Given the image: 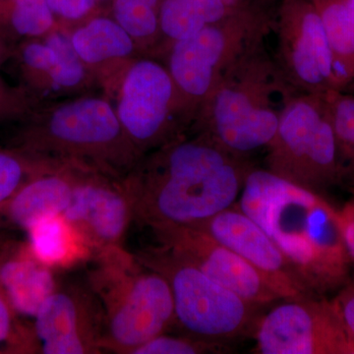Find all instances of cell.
Segmentation results:
<instances>
[{
  "mask_svg": "<svg viewBox=\"0 0 354 354\" xmlns=\"http://www.w3.org/2000/svg\"><path fill=\"white\" fill-rule=\"evenodd\" d=\"M2 241H3V239H0V244H1Z\"/></svg>",
  "mask_w": 354,
  "mask_h": 354,
  "instance_id": "cell-38",
  "label": "cell"
},
{
  "mask_svg": "<svg viewBox=\"0 0 354 354\" xmlns=\"http://www.w3.org/2000/svg\"><path fill=\"white\" fill-rule=\"evenodd\" d=\"M36 353L32 327L20 322L8 300L0 290V353Z\"/></svg>",
  "mask_w": 354,
  "mask_h": 354,
  "instance_id": "cell-27",
  "label": "cell"
},
{
  "mask_svg": "<svg viewBox=\"0 0 354 354\" xmlns=\"http://www.w3.org/2000/svg\"><path fill=\"white\" fill-rule=\"evenodd\" d=\"M160 245L196 266L209 279L249 304L264 307L281 300L255 268L232 249L190 227L152 230Z\"/></svg>",
  "mask_w": 354,
  "mask_h": 354,
  "instance_id": "cell-12",
  "label": "cell"
},
{
  "mask_svg": "<svg viewBox=\"0 0 354 354\" xmlns=\"http://www.w3.org/2000/svg\"><path fill=\"white\" fill-rule=\"evenodd\" d=\"M27 147L30 152L48 148L72 158H91L97 165H109L111 172L127 167L134 157L118 114L100 99L80 100L57 109L43 136L28 138Z\"/></svg>",
  "mask_w": 354,
  "mask_h": 354,
  "instance_id": "cell-10",
  "label": "cell"
},
{
  "mask_svg": "<svg viewBox=\"0 0 354 354\" xmlns=\"http://www.w3.org/2000/svg\"><path fill=\"white\" fill-rule=\"evenodd\" d=\"M177 90L169 70L152 60L137 62L121 93L118 118L135 147L150 149L172 141L169 123Z\"/></svg>",
  "mask_w": 354,
  "mask_h": 354,
  "instance_id": "cell-13",
  "label": "cell"
},
{
  "mask_svg": "<svg viewBox=\"0 0 354 354\" xmlns=\"http://www.w3.org/2000/svg\"><path fill=\"white\" fill-rule=\"evenodd\" d=\"M326 100L335 132L339 186L354 194V95L334 91Z\"/></svg>",
  "mask_w": 354,
  "mask_h": 354,
  "instance_id": "cell-21",
  "label": "cell"
},
{
  "mask_svg": "<svg viewBox=\"0 0 354 354\" xmlns=\"http://www.w3.org/2000/svg\"><path fill=\"white\" fill-rule=\"evenodd\" d=\"M272 24L269 16L247 2L220 22L174 41L169 71L178 92L203 102L228 70L264 44Z\"/></svg>",
  "mask_w": 354,
  "mask_h": 354,
  "instance_id": "cell-7",
  "label": "cell"
},
{
  "mask_svg": "<svg viewBox=\"0 0 354 354\" xmlns=\"http://www.w3.org/2000/svg\"><path fill=\"white\" fill-rule=\"evenodd\" d=\"M353 281H354V277H353Z\"/></svg>",
  "mask_w": 354,
  "mask_h": 354,
  "instance_id": "cell-39",
  "label": "cell"
},
{
  "mask_svg": "<svg viewBox=\"0 0 354 354\" xmlns=\"http://www.w3.org/2000/svg\"><path fill=\"white\" fill-rule=\"evenodd\" d=\"M53 14L70 20H78L94 8L97 0H46Z\"/></svg>",
  "mask_w": 354,
  "mask_h": 354,
  "instance_id": "cell-31",
  "label": "cell"
},
{
  "mask_svg": "<svg viewBox=\"0 0 354 354\" xmlns=\"http://www.w3.org/2000/svg\"><path fill=\"white\" fill-rule=\"evenodd\" d=\"M158 23L162 32L174 41L190 38L208 26L187 0H162Z\"/></svg>",
  "mask_w": 354,
  "mask_h": 354,
  "instance_id": "cell-23",
  "label": "cell"
},
{
  "mask_svg": "<svg viewBox=\"0 0 354 354\" xmlns=\"http://www.w3.org/2000/svg\"><path fill=\"white\" fill-rule=\"evenodd\" d=\"M252 167L199 135L160 147L123 185L140 225L192 227L235 204Z\"/></svg>",
  "mask_w": 354,
  "mask_h": 354,
  "instance_id": "cell-1",
  "label": "cell"
},
{
  "mask_svg": "<svg viewBox=\"0 0 354 354\" xmlns=\"http://www.w3.org/2000/svg\"><path fill=\"white\" fill-rule=\"evenodd\" d=\"M194 7L207 25L225 19L243 3H234L230 0H187Z\"/></svg>",
  "mask_w": 354,
  "mask_h": 354,
  "instance_id": "cell-30",
  "label": "cell"
},
{
  "mask_svg": "<svg viewBox=\"0 0 354 354\" xmlns=\"http://www.w3.org/2000/svg\"><path fill=\"white\" fill-rule=\"evenodd\" d=\"M232 348L225 342L206 341L190 335H157L138 346L132 354L228 353Z\"/></svg>",
  "mask_w": 354,
  "mask_h": 354,
  "instance_id": "cell-24",
  "label": "cell"
},
{
  "mask_svg": "<svg viewBox=\"0 0 354 354\" xmlns=\"http://www.w3.org/2000/svg\"><path fill=\"white\" fill-rule=\"evenodd\" d=\"M237 204L271 237L312 295L334 292L353 279L339 209L324 195L252 167Z\"/></svg>",
  "mask_w": 354,
  "mask_h": 354,
  "instance_id": "cell-2",
  "label": "cell"
},
{
  "mask_svg": "<svg viewBox=\"0 0 354 354\" xmlns=\"http://www.w3.org/2000/svg\"><path fill=\"white\" fill-rule=\"evenodd\" d=\"M120 1L128 2V3L138 4V6L153 7L160 9L162 0H120Z\"/></svg>",
  "mask_w": 354,
  "mask_h": 354,
  "instance_id": "cell-33",
  "label": "cell"
},
{
  "mask_svg": "<svg viewBox=\"0 0 354 354\" xmlns=\"http://www.w3.org/2000/svg\"><path fill=\"white\" fill-rule=\"evenodd\" d=\"M230 1L234 2V3H246L247 0H230Z\"/></svg>",
  "mask_w": 354,
  "mask_h": 354,
  "instance_id": "cell-36",
  "label": "cell"
},
{
  "mask_svg": "<svg viewBox=\"0 0 354 354\" xmlns=\"http://www.w3.org/2000/svg\"><path fill=\"white\" fill-rule=\"evenodd\" d=\"M136 255L167 279L174 298V327L184 335L225 344L253 335L262 307L218 285L160 244Z\"/></svg>",
  "mask_w": 354,
  "mask_h": 354,
  "instance_id": "cell-5",
  "label": "cell"
},
{
  "mask_svg": "<svg viewBox=\"0 0 354 354\" xmlns=\"http://www.w3.org/2000/svg\"><path fill=\"white\" fill-rule=\"evenodd\" d=\"M348 3L349 12H351V18H353V22L354 25V0H346Z\"/></svg>",
  "mask_w": 354,
  "mask_h": 354,
  "instance_id": "cell-34",
  "label": "cell"
},
{
  "mask_svg": "<svg viewBox=\"0 0 354 354\" xmlns=\"http://www.w3.org/2000/svg\"><path fill=\"white\" fill-rule=\"evenodd\" d=\"M259 354H354L332 299H281L262 314L253 333Z\"/></svg>",
  "mask_w": 354,
  "mask_h": 354,
  "instance_id": "cell-9",
  "label": "cell"
},
{
  "mask_svg": "<svg viewBox=\"0 0 354 354\" xmlns=\"http://www.w3.org/2000/svg\"><path fill=\"white\" fill-rule=\"evenodd\" d=\"M80 176L48 171L34 177L0 207V227L26 230L46 216L64 215Z\"/></svg>",
  "mask_w": 354,
  "mask_h": 354,
  "instance_id": "cell-17",
  "label": "cell"
},
{
  "mask_svg": "<svg viewBox=\"0 0 354 354\" xmlns=\"http://www.w3.org/2000/svg\"><path fill=\"white\" fill-rule=\"evenodd\" d=\"M272 29L274 60L297 92L327 95L346 90L322 21L310 0L281 2Z\"/></svg>",
  "mask_w": 354,
  "mask_h": 354,
  "instance_id": "cell-8",
  "label": "cell"
},
{
  "mask_svg": "<svg viewBox=\"0 0 354 354\" xmlns=\"http://www.w3.org/2000/svg\"><path fill=\"white\" fill-rule=\"evenodd\" d=\"M266 151V169L288 183L321 195L339 186L335 132L326 95H293Z\"/></svg>",
  "mask_w": 354,
  "mask_h": 354,
  "instance_id": "cell-6",
  "label": "cell"
},
{
  "mask_svg": "<svg viewBox=\"0 0 354 354\" xmlns=\"http://www.w3.org/2000/svg\"><path fill=\"white\" fill-rule=\"evenodd\" d=\"M55 270L34 257L27 242L0 244V290L18 316L34 320L44 302L58 288Z\"/></svg>",
  "mask_w": 354,
  "mask_h": 354,
  "instance_id": "cell-16",
  "label": "cell"
},
{
  "mask_svg": "<svg viewBox=\"0 0 354 354\" xmlns=\"http://www.w3.org/2000/svg\"><path fill=\"white\" fill-rule=\"evenodd\" d=\"M36 353H102L104 314L90 286H58L34 318Z\"/></svg>",
  "mask_w": 354,
  "mask_h": 354,
  "instance_id": "cell-11",
  "label": "cell"
},
{
  "mask_svg": "<svg viewBox=\"0 0 354 354\" xmlns=\"http://www.w3.org/2000/svg\"><path fill=\"white\" fill-rule=\"evenodd\" d=\"M339 209L342 235H344V242H346V249H348L349 257L353 263L354 271V194L348 201L344 203L341 209Z\"/></svg>",
  "mask_w": 354,
  "mask_h": 354,
  "instance_id": "cell-32",
  "label": "cell"
},
{
  "mask_svg": "<svg viewBox=\"0 0 354 354\" xmlns=\"http://www.w3.org/2000/svg\"><path fill=\"white\" fill-rule=\"evenodd\" d=\"M88 286L104 314L102 351L132 354L174 327L171 288L162 274L123 246L93 255Z\"/></svg>",
  "mask_w": 354,
  "mask_h": 354,
  "instance_id": "cell-4",
  "label": "cell"
},
{
  "mask_svg": "<svg viewBox=\"0 0 354 354\" xmlns=\"http://www.w3.org/2000/svg\"><path fill=\"white\" fill-rule=\"evenodd\" d=\"M50 171L31 152L0 151V207L8 202L34 177Z\"/></svg>",
  "mask_w": 354,
  "mask_h": 354,
  "instance_id": "cell-22",
  "label": "cell"
},
{
  "mask_svg": "<svg viewBox=\"0 0 354 354\" xmlns=\"http://www.w3.org/2000/svg\"><path fill=\"white\" fill-rule=\"evenodd\" d=\"M232 249L262 274L281 299L312 295L265 230L239 208L237 202L192 225Z\"/></svg>",
  "mask_w": 354,
  "mask_h": 354,
  "instance_id": "cell-14",
  "label": "cell"
},
{
  "mask_svg": "<svg viewBox=\"0 0 354 354\" xmlns=\"http://www.w3.org/2000/svg\"><path fill=\"white\" fill-rule=\"evenodd\" d=\"M44 43L53 48L55 55V68L48 75L51 81L64 88L78 85L84 78L85 69L71 39L60 32H53Z\"/></svg>",
  "mask_w": 354,
  "mask_h": 354,
  "instance_id": "cell-25",
  "label": "cell"
},
{
  "mask_svg": "<svg viewBox=\"0 0 354 354\" xmlns=\"http://www.w3.org/2000/svg\"><path fill=\"white\" fill-rule=\"evenodd\" d=\"M335 309L339 313L342 325L354 348V281L351 279L348 285L337 290L333 298Z\"/></svg>",
  "mask_w": 354,
  "mask_h": 354,
  "instance_id": "cell-29",
  "label": "cell"
},
{
  "mask_svg": "<svg viewBox=\"0 0 354 354\" xmlns=\"http://www.w3.org/2000/svg\"><path fill=\"white\" fill-rule=\"evenodd\" d=\"M10 23L20 36L39 37L50 31L53 13L46 0H10Z\"/></svg>",
  "mask_w": 354,
  "mask_h": 354,
  "instance_id": "cell-26",
  "label": "cell"
},
{
  "mask_svg": "<svg viewBox=\"0 0 354 354\" xmlns=\"http://www.w3.org/2000/svg\"><path fill=\"white\" fill-rule=\"evenodd\" d=\"M322 21L346 87L354 82V25L346 0H310Z\"/></svg>",
  "mask_w": 354,
  "mask_h": 354,
  "instance_id": "cell-20",
  "label": "cell"
},
{
  "mask_svg": "<svg viewBox=\"0 0 354 354\" xmlns=\"http://www.w3.org/2000/svg\"><path fill=\"white\" fill-rule=\"evenodd\" d=\"M23 62L28 68L44 72L48 75L55 65V51L46 43H29L22 50Z\"/></svg>",
  "mask_w": 354,
  "mask_h": 354,
  "instance_id": "cell-28",
  "label": "cell"
},
{
  "mask_svg": "<svg viewBox=\"0 0 354 354\" xmlns=\"http://www.w3.org/2000/svg\"><path fill=\"white\" fill-rule=\"evenodd\" d=\"M72 44L83 62L100 64L132 53V37L116 21L97 18L74 32Z\"/></svg>",
  "mask_w": 354,
  "mask_h": 354,
  "instance_id": "cell-19",
  "label": "cell"
},
{
  "mask_svg": "<svg viewBox=\"0 0 354 354\" xmlns=\"http://www.w3.org/2000/svg\"><path fill=\"white\" fill-rule=\"evenodd\" d=\"M276 1H279L281 3V2L286 1V0H276Z\"/></svg>",
  "mask_w": 354,
  "mask_h": 354,
  "instance_id": "cell-37",
  "label": "cell"
},
{
  "mask_svg": "<svg viewBox=\"0 0 354 354\" xmlns=\"http://www.w3.org/2000/svg\"><path fill=\"white\" fill-rule=\"evenodd\" d=\"M4 53H6V50H4L3 46L0 43V64L3 62Z\"/></svg>",
  "mask_w": 354,
  "mask_h": 354,
  "instance_id": "cell-35",
  "label": "cell"
},
{
  "mask_svg": "<svg viewBox=\"0 0 354 354\" xmlns=\"http://www.w3.org/2000/svg\"><path fill=\"white\" fill-rule=\"evenodd\" d=\"M62 216L82 235L94 254L122 246L134 221L123 183H111L99 176H80L71 203Z\"/></svg>",
  "mask_w": 354,
  "mask_h": 354,
  "instance_id": "cell-15",
  "label": "cell"
},
{
  "mask_svg": "<svg viewBox=\"0 0 354 354\" xmlns=\"http://www.w3.org/2000/svg\"><path fill=\"white\" fill-rule=\"evenodd\" d=\"M297 93L260 44L228 70L203 101L200 135L225 152L248 158L270 145L286 102Z\"/></svg>",
  "mask_w": 354,
  "mask_h": 354,
  "instance_id": "cell-3",
  "label": "cell"
},
{
  "mask_svg": "<svg viewBox=\"0 0 354 354\" xmlns=\"http://www.w3.org/2000/svg\"><path fill=\"white\" fill-rule=\"evenodd\" d=\"M25 232L34 257L55 271L87 262L94 255L82 235L62 215L41 218Z\"/></svg>",
  "mask_w": 354,
  "mask_h": 354,
  "instance_id": "cell-18",
  "label": "cell"
}]
</instances>
